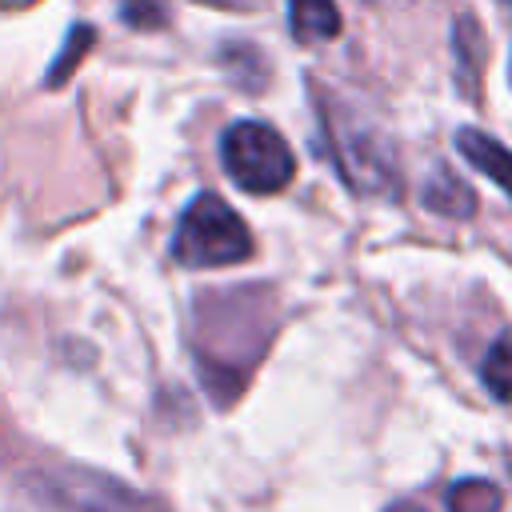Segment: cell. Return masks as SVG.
I'll return each mask as SVG.
<instances>
[{"label": "cell", "instance_id": "6da1fadb", "mask_svg": "<svg viewBox=\"0 0 512 512\" xmlns=\"http://www.w3.org/2000/svg\"><path fill=\"white\" fill-rule=\"evenodd\" d=\"M320 124L328 136V152L344 184L360 196H392L396 192V152L372 116L348 108L340 96L316 88Z\"/></svg>", "mask_w": 512, "mask_h": 512}, {"label": "cell", "instance_id": "7a4b0ae2", "mask_svg": "<svg viewBox=\"0 0 512 512\" xmlns=\"http://www.w3.org/2000/svg\"><path fill=\"white\" fill-rule=\"evenodd\" d=\"M172 256L184 268L240 264V260L252 256V232L216 192H200V196L188 200V208L176 220Z\"/></svg>", "mask_w": 512, "mask_h": 512}, {"label": "cell", "instance_id": "3957f363", "mask_svg": "<svg viewBox=\"0 0 512 512\" xmlns=\"http://www.w3.org/2000/svg\"><path fill=\"white\" fill-rule=\"evenodd\" d=\"M220 164L244 192H280L296 176V156L284 136L260 120H236L220 136Z\"/></svg>", "mask_w": 512, "mask_h": 512}, {"label": "cell", "instance_id": "277c9868", "mask_svg": "<svg viewBox=\"0 0 512 512\" xmlns=\"http://www.w3.org/2000/svg\"><path fill=\"white\" fill-rule=\"evenodd\" d=\"M40 512H144V500L116 480L92 472H60L40 476V492H32Z\"/></svg>", "mask_w": 512, "mask_h": 512}, {"label": "cell", "instance_id": "5b68a950", "mask_svg": "<svg viewBox=\"0 0 512 512\" xmlns=\"http://www.w3.org/2000/svg\"><path fill=\"white\" fill-rule=\"evenodd\" d=\"M456 148H460V156L476 168V172H484L496 188H504V196L512 200V148H504L496 136H488V132H480V128H460L456 132Z\"/></svg>", "mask_w": 512, "mask_h": 512}, {"label": "cell", "instance_id": "8992f818", "mask_svg": "<svg viewBox=\"0 0 512 512\" xmlns=\"http://www.w3.org/2000/svg\"><path fill=\"white\" fill-rule=\"evenodd\" d=\"M288 28L300 44H328L340 36L336 0H288Z\"/></svg>", "mask_w": 512, "mask_h": 512}, {"label": "cell", "instance_id": "52a82bcc", "mask_svg": "<svg viewBox=\"0 0 512 512\" xmlns=\"http://www.w3.org/2000/svg\"><path fill=\"white\" fill-rule=\"evenodd\" d=\"M424 208L428 212H440V216H452V220H464V216H472L476 196L448 168H436V176L424 184Z\"/></svg>", "mask_w": 512, "mask_h": 512}, {"label": "cell", "instance_id": "ba28073f", "mask_svg": "<svg viewBox=\"0 0 512 512\" xmlns=\"http://www.w3.org/2000/svg\"><path fill=\"white\" fill-rule=\"evenodd\" d=\"M500 508H504V496L492 480L468 476L448 488V512H500Z\"/></svg>", "mask_w": 512, "mask_h": 512}, {"label": "cell", "instance_id": "9c48e42d", "mask_svg": "<svg viewBox=\"0 0 512 512\" xmlns=\"http://www.w3.org/2000/svg\"><path fill=\"white\" fill-rule=\"evenodd\" d=\"M480 380H484V388H488L496 400L512 404V336H500V340L484 352Z\"/></svg>", "mask_w": 512, "mask_h": 512}, {"label": "cell", "instance_id": "30bf717a", "mask_svg": "<svg viewBox=\"0 0 512 512\" xmlns=\"http://www.w3.org/2000/svg\"><path fill=\"white\" fill-rule=\"evenodd\" d=\"M120 16L132 28H160L168 24V0H120Z\"/></svg>", "mask_w": 512, "mask_h": 512}, {"label": "cell", "instance_id": "8fae6325", "mask_svg": "<svg viewBox=\"0 0 512 512\" xmlns=\"http://www.w3.org/2000/svg\"><path fill=\"white\" fill-rule=\"evenodd\" d=\"M92 40H96V32H92L88 24H84V28H72L68 48H64V56L56 60V68L48 72V80H52V84H60V80H64V72H68V64H72L76 56H84V44H92Z\"/></svg>", "mask_w": 512, "mask_h": 512}, {"label": "cell", "instance_id": "7c38bea8", "mask_svg": "<svg viewBox=\"0 0 512 512\" xmlns=\"http://www.w3.org/2000/svg\"><path fill=\"white\" fill-rule=\"evenodd\" d=\"M500 4H504V8H508V12H512V0H500Z\"/></svg>", "mask_w": 512, "mask_h": 512}, {"label": "cell", "instance_id": "4fadbf2b", "mask_svg": "<svg viewBox=\"0 0 512 512\" xmlns=\"http://www.w3.org/2000/svg\"><path fill=\"white\" fill-rule=\"evenodd\" d=\"M380 4H392V0H380Z\"/></svg>", "mask_w": 512, "mask_h": 512}]
</instances>
